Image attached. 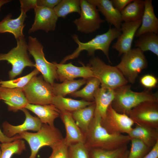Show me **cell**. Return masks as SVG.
Here are the masks:
<instances>
[{"mask_svg":"<svg viewBox=\"0 0 158 158\" xmlns=\"http://www.w3.org/2000/svg\"><path fill=\"white\" fill-rule=\"evenodd\" d=\"M101 118L94 114L89 128L84 134L85 144L88 148H98L112 150L127 145L131 138L123 134H112L101 126Z\"/></svg>","mask_w":158,"mask_h":158,"instance_id":"obj_1","label":"cell"},{"mask_svg":"<svg viewBox=\"0 0 158 158\" xmlns=\"http://www.w3.org/2000/svg\"><path fill=\"white\" fill-rule=\"evenodd\" d=\"M131 85L126 84L114 90V97L111 103L117 112L128 114L134 107L145 101L158 102L157 93H153L148 89L141 92L132 91Z\"/></svg>","mask_w":158,"mask_h":158,"instance_id":"obj_2","label":"cell"},{"mask_svg":"<svg viewBox=\"0 0 158 158\" xmlns=\"http://www.w3.org/2000/svg\"><path fill=\"white\" fill-rule=\"evenodd\" d=\"M121 33L120 29L110 26L108 30L106 32L97 35L90 40L86 42H80L76 34L72 35L74 41L78 44V47L71 54L64 57L60 63L64 64L66 61L77 58L80 52L85 50L89 56L94 55L95 51H102L111 63L109 56V49L111 43L116 38H117Z\"/></svg>","mask_w":158,"mask_h":158,"instance_id":"obj_3","label":"cell"},{"mask_svg":"<svg viewBox=\"0 0 158 158\" xmlns=\"http://www.w3.org/2000/svg\"><path fill=\"white\" fill-rule=\"evenodd\" d=\"M22 139L26 140L31 149V154L28 158H36L39 150L45 146L51 148L63 140L64 138L60 131L54 126L42 124L37 133L27 131L18 134Z\"/></svg>","mask_w":158,"mask_h":158,"instance_id":"obj_4","label":"cell"},{"mask_svg":"<svg viewBox=\"0 0 158 158\" xmlns=\"http://www.w3.org/2000/svg\"><path fill=\"white\" fill-rule=\"evenodd\" d=\"M88 64L93 76L98 79L102 87L114 90L128 83L116 66L106 64L98 56L91 59Z\"/></svg>","mask_w":158,"mask_h":158,"instance_id":"obj_5","label":"cell"},{"mask_svg":"<svg viewBox=\"0 0 158 158\" xmlns=\"http://www.w3.org/2000/svg\"><path fill=\"white\" fill-rule=\"evenodd\" d=\"M16 41V47L7 53L0 54V61H6L12 65V69L8 73L11 80L21 74L25 67H35V63L29 58L25 37L17 39Z\"/></svg>","mask_w":158,"mask_h":158,"instance_id":"obj_6","label":"cell"},{"mask_svg":"<svg viewBox=\"0 0 158 158\" xmlns=\"http://www.w3.org/2000/svg\"><path fill=\"white\" fill-rule=\"evenodd\" d=\"M122 55L121 61L116 66L128 82L133 84L138 74L147 67V61L144 52L137 47Z\"/></svg>","mask_w":158,"mask_h":158,"instance_id":"obj_7","label":"cell"},{"mask_svg":"<svg viewBox=\"0 0 158 158\" xmlns=\"http://www.w3.org/2000/svg\"><path fill=\"white\" fill-rule=\"evenodd\" d=\"M23 89L28 103L40 105L51 104L54 96L52 86L41 76H33Z\"/></svg>","mask_w":158,"mask_h":158,"instance_id":"obj_8","label":"cell"},{"mask_svg":"<svg viewBox=\"0 0 158 158\" xmlns=\"http://www.w3.org/2000/svg\"><path fill=\"white\" fill-rule=\"evenodd\" d=\"M27 46L35 61V68L41 73L44 80L52 85L55 80H58L56 68L53 62H48L45 58L43 46L36 37L30 36Z\"/></svg>","mask_w":158,"mask_h":158,"instance_id":"obj_9","label":"cell"},{"mask_svg":"<svg viewBox=\"0 0 158 158\" xmlns=\"http://www.w3.org/2000/svg\"><path fill=\"white\" fill-rule=\"evenodd\" d=\"M80 17L73 23L77 30L86 34L95 32L99 28L104 20L102 19L97 7L87 0H80Z\"/></svg>","mask_w":158,"mask_h":158,"instance_id":"obj_10","label":"cell"},{"mask_svg":"<svg viewBox=\"0 0 158 158\" xmlns=\"http://www.w3.org/2000/svg\"><path fill=\"white\" fill-rule=\"evenodd\" d=\"M127 115L134 123L158 129V102H142L133 108Z\"/></svg>","mask_w":158,"mask_h":158,"instance_id":"obj_11","label":"cell"},{"mask_svg":"<svg viewBox=\"0 0 158 158\" xmlns=\"http://www.w3.org/2000/svg\"><path fill=\"white\" fill-rule=\"evenodd\" d=\"M101 126L108 133L112 134L128 135L133 128L134 122L127 114L119 113L109 107L104 117L101 118Z\"/></svg>","mask_w":158,"mask_h":158,"instance_id":"obj_12","label":"cell"},{"mask_svg":"<svg viewBox=\"0 0 158 158\" xmlns=\"http://www.w3.org/2000/svg\"><path fill=\"white\" fill-rule=\"evenodd\" d=\"M34 22L29 29V33L39 30L47 33L55 30L58 17L54 9L42 6H37L34 9Z\"/></svg>","mask_w":158,"mask_h":158,"instance_id":"obj_13","label":"cell"},{"mask_svg":"<svg viewBox=\"0 0 158 158\" xmlns=\"http://www.w3.org/2000/svg\"><path fill=\"white\" fill-rule=\"evenodd\" d=\"M142 20L122 23L120 29L121 33L116 41L112 45V48L117 51L118 56L125 53L131 49L132 42L136 32L140 26Z\"/></svg>","mask_w":158,"mask_h":158,"instance_id":"obj_14","label":"cell"},{"mask_svg":"<svg viewBox=\"0 0 158 158\" xmlns=\"http://www.w3.org/2000/svg\"><path fill=\"white\" fill-rule=\"evenodd\" d=\"M53 63L56 68L58 80L61 82L73 80L78 77L87 79L94 77L88 64L85 66L81 62L82 66L78 67L73 65L71 62L67 64L58 63L55 62Z\"/></svg>","mask_w":158,"mask_h":158,"instance_id":"obj_15","label":"cell"},{"mask_svg":"<svg viewBox=\"0 0 158 158\" xmlns=\"http://www.w3.org/2000/svg\"><path fill=\"white\" fill-rule=\"evenodd\" d=\"M25 114V119L21 124L14 126L7 121L4 122L2 124L3 133L7 137L11 138L15 135L28 130L38 131L40 129L42 123L39 118L33 116L30 114L25 108L22 109Z\"/></svg>","mask_w":158,"mask_h":158,"instance_id":"obj_16","label":"cell"},{"mask_svg":"<svg viewBox=\"0 0 158 158\" xmlns=\"http://www.w3.org/2000/svg\"><path fill=\"white\" fill-rule=\"evenodd\" d=\"M0 97L7 105L8 110L13 112L25 108L28 103L23 88L0 87Z\"/></svg>","mask_w":158,"mask_h":158,"instance_id":"obj_17","label":"cell"},{"mask_svg":"<svg viewBox=\"0 0 158 158\" xmlns=\"http://www.w3.org/2000/svg\"><path fill=\"white\" fill-rule=\"evenodd\" d=\"M59 114L66 130V136L64 138L65 143L68 146L77 142L85 143L84 134L75 123L72 113L61 111Z\"/></svg>","mask_w":158,"mask_h":158,"instance_id":"obj_18","label":"cell"},{"mask_svg":"<svg viewBox=\"0 0 158 158\" xmlns=\"http://www.w3.org/2000/svg\"><path fill=\"white\" fill-rule=\"evenodd\" d=\"M144 5L142 23L135 35V37H136L147 32L158 34V19L154 13L152 1H144Z\"/></svg>","mask_w":158,"mask_h":158,"instance_id":"obj_19","label":"cell"},{"mask_svg":"<svg viewBox=\"0 0 158 158\" xmlns=\"http://www.w3.org/2000/svg\"><path fill=\"white\" fill-rule=\"evenodd\" d=\"M87 1L96 6L109 24L114 25L117 29H120L122 22L121 13L114 7L111 0Z\"/></svg>","mask_w":158,"mask_h":158,"instance_id":"obj_20","label":"cell"},{"mask_svg":"<svg viewBox=\"0 0 158 158\" xmlns=\"http://www.w3.org/2000/svg\"><path fill=\"white\" fill-rule=\"evenodd\" d=\"M27 17L26 13L21 12L16 19L12 18L11 14H8L0 21V33H11L16 40L25 37L23 30L25 26L24 21Z\"/></svg>","mask_w":158,"mask_h":158,"instance_id":"obj_21","label":"cell"},{"mask_svg":"<svg viewBox=\"0 0 158 158\" xmlns=\"http://www.w3.org/2000/svg\"><path fill=\"white\" fill-rule=\"evenodd\" d=\"M35 114L42 124L54 126L55 119L59 116V111L53 104L36 105L28 103L25 108Z\"/></svg>","mask_w":158,"mask_h":158,"instance_id":"obj_22","label":"cell"},{"mask_svg":"<svg viewBox=\"0 0 158 158\" xmlns=\"http://www.w3.org/2000/svg\"><path fill=\"white\" fill-rule=\"evenodd\" d=\"M127 135L131 139L140 140L150 148H152L158 141V129L138 124Z\"/></svg>","mask_w":158,"mask_h":158,"instance_id":"obj_23","label":"cell"},{"mask_svg":"<svg viewBox=\"0 0 158 158\" xmlns=\"http://www.w3.org/2000/svg\"><path fill=\"white\" fill-rule=\"evenodd\" d=\"M114 97V90L99 88L94 96L95 105V115L101 118L105 115L108 108Z\"/></svg>","mask_w":158,"mask_h":158,"instance_id":"obj_24","label":"cell"},{"mask_svg":"<svg viewBox=\"0 0 158 158\" xmlns=\"http://www.w3.org/2000/svg\"><path fill=\"white\" fill-rule=\"evenodd\" d=\"M95 102L85 100H77L61 96H54L51 104L59 111H64L71 113L91 105Z\"/></svg>","mask_w":158,"mask_h":158,"instance_id":"obj_25","label":"cell"},{"mask_svg":"<svg viewBox=\"0 0 158 158\" xmlns=\"http://www.w3.org/2000/svg\"><path fill=\"white\" fill-rule=\"evenodd\" d=\"M144 7V1L133 0L121 12L122 21L131 22L142 20Z\"/></svg>","mask_w":158,"mask_h":158,"instance_id":"obj_26","label":"cell"},{"mask_svg":"<svg viewBox=\"0 0 158 158\" xmlns=\"http://www.w3.org/2000/svg\"><path fill=\"white\" fill-rule=\"evenodd\" d=\"M95 103L72 113L75 123L83 133L85 134L94 116Z\"/></svg>","mask_w":158,"mask_h":158,"instance_id":"obj_27","label":"cell"},{"mask_svg":"<svg viewBox=\"0 0 158 158\" xmlns=\"http://www.w3.org/2000/svg\"><path fill=\"white\" fill-rule=\"evenodd\" d=\"M134 42L135 46L143 52L150 51L158 56V34L147 32L140 35Z\"/></svg>","mask_w":158,"mask_h":158,"instance_id":"obj_28","label":"cell"},{"mask_svg":"<svg viewBox=\"0 0 158 158\" xmlns=\"http://www.w3.org/2000/svg\"><path fill=\"white\" fill-rule=\"evenodd\" d=\"M87 79L65 80L61 83H54L52 85L54 96L64 97L76 91L86 83Z\"/></svg>","mask_w":158,"mask_h":158,"instance_id":"obj_29","label":"cell"},{"mask_svg":"<svg viewBox=\"0 0 158 158\" xmlns=\"http://www.w3.org/2000/svg\"><path fill=\"white\" fill-rule=\"evenodd\" d=\"M86 86L81 90L76 91L70 94L75 97H80L85 100L94 102V96L99 88L100 83L96 78L93 77L87 79Z\"/></svg>","mask_w":158,"mask_h":158,"instance_id":"obj_30","label":"cell"},{"mask_svg":"<svg viewBox=\"0 0 158 158\" xmlns=\"http://www.w3.org/2000/svg\"><path fill=\"white\" fill-rule=\"evenodd\" d=\"M26 149L25 141L22 139L1 143L0 158H11L14 154H20Z\"/></svg>","mask_w":158,"mask_h":158,"instance_id":"obj_31","label":"cell"},{"mask_svg":"<svg viewBox=\"0 0 158 158\" xmlns=\"http://www.w3.org/2000/svg\"><path fill=\"white\" fill-rule=\"evenodd\" d=\"M54 9L58 18H65L68 14L74 12L77 13L80 15V0H61Z\"/></svg>","mask_w":158,"mask_h":158,"instance_id":"obj_32","label":"cell"},{"mask_svg":"<svg viewBox=\"0 0 158 158\" xmlns=\"http://www.w3.org/2000/svg\"><path fill=\"white\" fill-rule=\"evenodd\" d=\"M89 149V158H120L128 150L127 145L108 150L98 148Z\"/></svg>","mask_w":158,"mask_h":158,"instance_id":"obj_33","label":"cell"},{"mask_svg":"<svg viewBox=\"0 0 158 158\" xmlns=\"http://www.w3.org/2000/svg\"><path fill=\"white\" fill-rule=\"evenodd\" d=\"M40 73L36 68L30 73L23 77L7 81H0V87L8 88H23L34 76Z\"/></svg>","mask_w":158,"mask_h":158,"instance_id":"obj_34","label":"cell"},{"mask_svg":"<svg viewBox=\"0 0 158 158\" xmlns=\"http://www.w3.org/2000/svg\"><path fill=\"white\" fill-rule=\"evenodd\" d=\"M130 141L131 148L128 158H142L149 152L150 148L140 140L133 138Z\"/></svg>","mask_w":158,"mask_h":158,"instance_id":"obj_35","label":"cell"},{"mask_svg":"<svg viewBox=\"0 0 158 158\" xmlns=\"http://www.w3.org/2000/svg\"><path fill=\"white\" fill-rule=\"evenodd\" d=\"M88 152L84 143H73L68 146V158H89Z\"/></svg>","mask_w":158,"mask_h":158,"instance_id":"obj_36","label":"cell"},{"mask_svg":"<svg viewBox=\"0 0 158 158\" xmlns=\"http://www.w3.org/2000/svg\"><path fill=\"white\" fill-rule=\"evenodd\" d=\"M68 147L63 139L51 148L52 152L48 158H68Z\"/></svg>","mask_w":158,"mask_h":158,"instance_id":"obj_37","label":"cell"},{"mask_svg":"<svg viewBox=\"0 0 158 158\" xmlns=\"http://www.w3.org/2000/svg\"><path fill=\"white\" fill-rule=\"evenodd\" d=\"M141 84L148 89L150 90L154 87L157 85V79L154 76L150 74H146L142 76L140 79Z\"/></svg>","mask_w":158,"mask_h":158,"instance_id":"obj_38","label":"cell"},{"mask_svg":"<svg viewBox=\"0 0 158 158\" xmlns=\"http://www.w3.org/2000/svg\"><path fill=\"white\" fill-rule=\"evenodd\" d=\"M21 12L24 13L32 9H34L37 6V0H20Z\"/></svg>","mask_w":158,"mask_h":158,"instance_id":"obj_39","label":"cell"},{"mask_svg":"<svg viewBox=\"0 0 158 158\" xmlns=\"http://www.w3.org/2000/svg\"><path fill=\"white\" fill-rule=\"evenodd\" d=\"M61 0H37V6H42L54 9Z\"/></svg>","mask_w":158,"mask_h":158,"instance_id":"obj_40","label":"cell"},{"mask_svg":"<svg viewBox=\"0 0 158 158\" xmlns=\"http://www.w3.org/2000/svg\"><path fill=\"white\" fill-rule=\"evenodd\" d=\"M133 0H111L114 7L120 12Z\"/></svg>","mask_w":158,"mask_h":158,"instance_id":"obj_41","label":"cell"},{"mask_svg":"<svg viewBox=\"0 0 158 158\" xmlns=\"http://www.w3.org/2000/svg\"><path fill=\"white\" fill-rule=\"evenodd\" d=\"M19 139H22L19 134L12 137L9 138L5 135L0 129V142L1 143L11 142Z\"/></svg>","mask_w":158,"mask_h":158,"instance_id":"obj_42","label":"cell"},{"mask_svg":"<svg viewBox=\"0 0 158 158\" xmlns=\"http://www.w3.org/2000/svg\"><path fill=\"white\" fill-rule=\"evenodd\" d=\"M158 158V141L150 150L142 158Z\"/></svg>","mask_w":158,"mask_h":158,"instance_id":"obj_43","label":"cell"},{"mask_svg":"<svg viewBox=\"0 0 158 158\" xmlns=\"http://www.w3.org/2000/svg\"><path fill=\"white\" fill-rule=\"evenodd\" d=\"M11 1L10 0H0V11L1 7L4 5L9 3Z\"/></svg>","mask_w":158,"mask_h":158,"instance_id":"obj_44","label":"cell"},{"mask_svg":"<svg viewBox=\"0 0 158 158\" xmlns=\"http://www.w3.org/2000/svg\"><path fill=\"white\" fill-rule=\"evenodd\" d=\"M129 151L128 149L120 158H128Z\"/></svg>","mask_w":158,"mask_h":158,"instance_id":"obj_45","label":"cell"},{"mask_svg":"<svg viewBox=\"0 0 158 158\" xmlns=\"http://www.w3.org/2000/svg\"><path fill=\"white\" fill-rule=\"evenodd\" d=\"M0 146H1V144H0V153H1Z\"/></svg>","mask_w":158,"mask_h":158,"instance_id":"obj_46","label":"cell"},{"mask_svg":"<svg viewBox=\"0 0 158 158\" xmlns=\"http://www.w3.org/2000/svg\"><path fill=\"white\" fill-rule=\"evenodd\" d=\"M1 99L0 97V100Z\"/></svg>","mask_w":158,"mask_h":158,"instance_id":"obj_47","label":"cell"},{"mask_svg":"<svg viewBox=\"0 0 158 158\" xmlns=\"http://www.w3.org/2000/svg\"></svg>","mask_w":158,"mask_h":158,"instance_id":"obj_48","label":"cell"}]
</instances>
